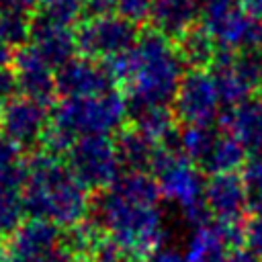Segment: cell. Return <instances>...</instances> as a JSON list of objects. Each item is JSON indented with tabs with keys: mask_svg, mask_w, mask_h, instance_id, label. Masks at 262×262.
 Listing matches in <instances>:
<instances>
[{
	"mask_svg": "<svg viewBox=\"0 0 262 262\" xmlns=\"http://www.w3.org/2000/svg\"><path fill=\"white\" fill-rule=\"evenodd\" d=\"M88 215H92L90 221L111 235L133 262L147 260L162 246L164 227L158 205L135 203L106 188L90 201Z\"/></svg>",
	"mask_w": 262,
	"mask_h": 262,
	"instance_id": "3",
	"label": "cell"
},
{
	"mask_svg": "<svg viewBox=\"0 0 262 262\" xmlns=\"http://www.w3.org/2000/svg\"><path fill=\"white\" fill-rule=\"evenodd\" d=\"M4 108H6V100L0 98V129H2V119H4Z\"/></svg>",
	"mask_w": 262,
	"mask_h": 262,
	"instance_id": "39",
	"label": "cell"
},
{
	"mask_svg": "<svg viewBox=\"0 0 262 262\" xmlns=\"http://www.w3.org/2000/svg\"><path fill=\"white\" fill-rule=\"evenodd\" d=\"M66 164L86 190L102 192L123 174L115 137L86 135L78 137L66 156Z\"/></svg>",
	"mask_w": 262,
	"mask_h": 262,
	"instance_id": "6",
	"label": "cell"
},
{
	"mask_svg": "<svg viewBox=\"0 0 262 262\" xmlns=\"http://www.w3.org/2000/svg\"><path fill=\"white\" fill-rule=\"evenodd\" d=\"M205 201L215 221L242 223L248 213V188L237 172L213 174L205 184Z\"/></svg>",
	"mask_w": 262,
	"mask_h": 262,
	"instance_id": "13",
	"label": "cell"
},
{
	"mask_svg": "<svg viewBox=\"0 0 262 262\" xmlns=\"http://www.w3.org/2000/svg\"><path fill=\"white\" fill-rule=\"evenodd\" d=\"M196 18H201L199 0H151V29L174 43L196 25Z\"/></svg>",
	"mask_w": 262,
	"mask_h": 262,
	"instance_id": "16",
	"label": "cell"
},
{
	"mask_svg": "<svg viewBox=\"0 0 262 262\" xmlns=\"http://www.w3.org/2000/svg\"><path fill=\"white\" fill-rule=\"evenodd\" d=\"M25 201L18 190H0V239H10L25 223Z\"/></svg>",
	"mask_w": 262,
	"mask_h": 262,
	"instance_id": "24",
	"label": "cell"
},
{
	"mask_svg": "<svg viewBox=\"0 0 262 262\" xmlns=\"http://www.w3.org/2000/svg\"><path fill=\"white\" fill-rule=\"evenodd\" d=\"M246 160H248L246 147L229 131H225V133H219L209 156L203 160L199 168L203 170V174H211V176L225 174V172H235L237 168H244Z\"/></svg>",
	"mask_w": 262,
	"mask_h": 262,
	"instance_id": "20",
	"label": "cell"
},
{
	"mask_svg": "<svg viewBox=\"0 0 262 262\" xmlns=\"http://www.w3.org/2000/svg\"><path fill=\"white\" fill-rule=\"evenodd\" d=\"M127 119V96L117 88L98 96L59 98L51 108V125L74 139L86 135H117Z\"/></svg>",
	"mask_w": 262,
	"mask_h": 262,
	"instance_id": "5",
	"label": "cell"
},
{
	"mask_svg": "<svg viewBox=\"0 0 262 262\" xmlns=\"http://www.w3.org/2000/svg\"><path fill=\"white\" fill-rule=\"evenodd\" d=\"M151 176L158 180L162 196L180 205L184 219L196 229L211 223V211L205 201L203 170L186 160L182 154L160 145L151 164Z\"/></svg>",
	"mask_w": 262,
	"mask_h": 262,
	"instance_id": "4",
	"label": "cell"
},
{
	"mask_svg": "<svg viewBox=\"0 0 262 262\" xmlns=\"http://www.w3.org/2000/svg\"><path fill=\"white\" fill-rule=\"evenodd\" d=\"M244 244L258 260H262V215H252L244 223Z\"/></svg>",
	"mask_w": 262,
	"mask_h": 262,
	"instance_id": "29",
	"label": "cell"
},
{
	"mask_svg": "<svg viewBox=\"0 0 262 262\" xmlns=\"http://www.w3.org/2000/svg\"><path fill=\"white\" fill-rule=\"evenodd\" d=\"M29 43L37 49V53L53 68H61L70 59L76 57V33L70 27H59L53 23H47L43 18L33 16L31 25V37Z\"/></svg>",
	"mask_w": 262,
	"mask_h": 262,
	"instance_id": "14",
	"label": "cell"
},
{
	"mask_svg": "<svg viewBox=\"0 0 262 262\" xmlns=\"http://www.w3.org/2000/svg\"><path fill=\"white\" fill-rule=\"evenodd\" d=\"M229 262H262L248 248H235L229 252Z\"/></svg>",
	"mask_w": 262,
	"mask_h": 262,
	"instance_id": "37",
	"label": "cell"
},
{
	"mask_svg": "<svg viewBox=\"0 0 262 262\" xmlns=\"http://www.w3.org/2000/svg\"><path fill=\"white\" fill-rule=\"evenodd\" d=\"M237 4H239V8L244 12H248L250 16L262 20V0H237Z\"/></svg>",
	"mask_w": 262,
	"mask_h": 262,
	"instance_id": "35",
	"label": "cell"
},
{
	"mask_svg": "<svg viewBox=\"0 0 262 262\" xmlns=\"http://www.w3.org/2000/svg\"><path fill=\"white\" fill-rule=\"evenodd\" d=\"M29 180L23 188V201L31 219H45L57 227H74L90 213L88 190L76 180L61 158L39 147L27 158Z\"/></svg>",
	"mask_w": 262,
	"mask_h": 262,
	"instance_id": "2",
	"label": "cell"
},
{
	"mask_svg": "<svg viewBox=\"0 0 262 262\" xmlns=\"http://www.w3.org/2000/svg\"><path fill=\"white\" fill-rule=\"evenodd\" d=\"M90 262H133V260L111 235L104 233L96 244V248L92 250Z\"/></svg>",
	"mask_w": 262,
	"mask_h": 262,
	"instance_id": "27",
	"label": "cell"
},
{
	"mask_svg": "<svg viewBox=\"0 0 262 262\" xmlns=\"http://www.w3.org/2000/svg\"><path fill=\"white\" fill-rule=\"evenodd\" d=\"M63 233L45 219H29L8 239L6 254L10 262H53L61 252Z\"/></svg>",
	"mask_w": 262,
	"mask_h": 262,
	"instance_id": "10",
	"label": "cell"
},
{
	"mask_svg": "<svg viewBox=\"0 0 262 262\" xmlns=\"http://www.w3.org/2000/svg\"><path fill=\"white\" fill-rule=\"evenodd\" d=\"M76 47L82 57L106 61L123 51L131 49L141 31L137 25L125 20L119 14L104 16V18H84L76 25Z\"/></svg>",
	"mask_w": 262,
	"mask_h": 262,
	"instance_id": "7",
	"label": "cell"
},
{
	"mask_svg": "<svg viewBox=\"0 0 262 262\" xmlns=\"http://www.w3.org/2000/svg\"><path fill=\"white\" fill-rule=\"evenodd\" d=\"M4 6L8 8H14V10H23V12H37L41 0H2Z\"/></svg>",
	"mask_w": 262,
	"mask_h": 262,
	"instance_id": "34",
	"label": "cell"
},
{
	"mask_svg": "<svg viewBox=\"0 0 262 262\" xmlns=\"http://www.w3.org/2000/svg\"><path fill=\"white\" fill-rule=\"evenodd\" d=\"M12 68L18 80V92L27 98H33L45 106L53 104L57 94L55 70L37 53V49L27 43L14 51Z\"/></svg>",
	"mask_w": 262,
	"mask_h": 262,
	"instance_id": "12",
	"label": "cell"
},
{
	"mask_svg": "<svg viewBox=\"0 0 262 262\" xmlns=\"http://www.w3.org/2000/svg\"><path fill=\"white\" fill-rule=\"evenodd\" d=\"M219 123L248 154L262 147V92L252 94L235 108H221Z\"/></svg>",
	"mask_w": 262,
	"mask_h": 262,
	"instance_id": "15",
	"label": "cell"
},
{
	"mask_svg": "<svg viewBox=\"0 0 262 262\" xmlns=\"http://www.w3.org/2000/svg\"><path fill=\"white\" fill-rule=\"evenodd\" d=\"M0 262H10V260H8V254H6V250H4L2 246H0Z\"/></svg>",
	"mask_w": 262,
	"mask_h": 262,
	"instance_id": "40",
	"label": "cell"
},
{
	"mask_svg": "<svg viewBox=\"0 0 262 262\" xmlns=\"http://www.w3.org/2000/svg\"><path fill=\"white\" fill-rule=\"evenodd\" d=\"M55 84L61 98H82L115 90L117 80L106 61L76 55L55 70Z\"/></svg>",
	"mask_w": 262,
	"mask_h": 262,
	"instance_id": "9",
	"label": "cell"
},
{
	"mask_svg": "<svg viewBox=\"0 0 262 262\" xmlns=\"http://www.w3.org/2000/svg\"><path fill=\"white\" fill-rule=\"evenodd\" d=\"M23 149H25L23 145H18L16 141H12L0 131V170L27 162V156L23 154Z\"/></svg>",
	"mask_w": 262,
	"mask_h": 262,
	"instance_id": "30",
	"label": "cell"
},
{
	"mask_svg": "<svg viewBox=\"0 0 262 262\" xmlns=\"http://www.w3.org/2000/svg\"><path fill=\"white\" fill-rule=\"evenodd\" d=\"M117 84L125 88L129 102L172 106L184 78V59L174 41L156 29L141 31L137 43L121 55L106 59Z\"/></svg>",
	"mask_w": 262,
	"mask_h": 262,
	"instance_id": "1",
	"label": "cell"
},
{
	"mask_svg": "<svg viewBox=\"0 0 262 262\" xmlns=\"http://www.w3.org/2000/svg\"><path fill=\"white\" fill-rule=\"evenodd\" d=\"M235 70L252 90L262 86V49L252 47L235 51Z\"/></svg>",
	"mask_w": 262,
	"mask_h": 262,
	"instance_id": "26",
	"label": "cell"
},
{
	"mask_svg": "<svg viewBox=\"0 0 262 262\" xmlns=\"http://www.w3.org/2000/svg\"><path fill=\"white\" fill-rule=\"evenodd\" d=\"M117 14L141 27L151 18V0H117Z\"/></svg>",
	"mask_w": 262,
	"mask_h": 262,
	"instance_id": "28",
	"label": "cell"
},
{
	"mask_svg": "<svg viewBox=\"0 0 262 262\" xmlns=\"http://www.w3.org/2000/svg\"><path fill=\"white\" fill-rule=\"evenodd\" d=\"M31 25H33V18L29 16V12L14 10L8 6H4L0 12V33L8 41V45L14 49L29 43Z\"/></svg>",
	"mask_w": 262,
	"mask_h": 262,
	"instance_id": "25",
	"label": "cell"
},
{
	"mask_svg": "<svg viewBox=\"0 0 262 262\" xmlns=\"http://www.w3.org/2000/svg\"><path fill=\"white\" fill-rule=\"evenodd\" d=\"M14 47H10L8 45V41L2 37V33H0V68H4V66H12V57H14Z\"/></svg>",
	"mask_w": 262,
	"mask_h": 262,
	"instance_id": "36",
	"label": "cell"
},
{
	"mask_svg": "<svg viewBox=\"0 0 262 262\" xmlns=\"http://www.w3.org/2000/svg\"><path fill=\"white\" fill-rule=\"evenodd\" d=\"M115 145L123 172H151V164L162 143L147 137L135 127H123L115 135Z\"/></svg>",
	"mask_w": 262,
	"mask_h": 262,
	"instance_id": "17",
	"label": "cell"
},
{
	"mask_svg": "<svg viewBox=\"0 0 262 262\" xmlns=\"http://www.w3.org/2000/svg\"><path fill=\"white\" fill-rule=\"evenodd\" d=\"M176 47L190 70H209L215 55H217V43L211 37V33L203 25H194L188 33H184L178 41Z\"/></svg>",
	"mask_w": 262,
	"mask_h": 262,
	"instance_id": "21",
	"label": "cell"
},
{
	"mask_svg": "<svg viewBox=\"0 0 262 262\" xmlns=\"http://www.w3.org/2000/svg\"><path fill=\"white\" fill-rule=\"evenodd\" d=\"M111 190L121 194L123 199L143 203V205H158L162 196L158 180L147 172H123L115 180Z\"/></svg>",
	"mask_w": 262,
	"mask_h": 262,
	"instance_id": "22",
	"label": "cell"
},
{
	"mask_svg": "<svg viewBox=\"0 0 262 262\" xmlns=\"http://www.w3.org/2000/svg\"><path fill=\"white\" fill-rule=\"evenodd\" d=\"M53 262H90V260H78V258H72V256L63 250V246H61V252L57 254V258H55Z\"/></svg>",
	"mask_w": 262,
	"mask_h": 262,
	"instance_id": "38",
	"label": "cell"
},
{
	"mask_svg": "<svg viewBox=\"0 0 262 262\" xmlns=\"http://www.w3.org/2000/svg\"><path fill=\"white\" fill-rule=\"evenodd\" d=\"M16 92H18V80H16L14 68L12 66L0 68V98L10 100L16 96Z\"/></svg>",
	"mask_w": 262,
	"mask_h": 262,
	"instance_id": "32",
	"label": "cell"
},
{
	"mask_svg": "<svg viewBox=\"0 0 262 262\" xmlns=\"http://www.w3.org/2000/svg\"><path fill=\"white\" fill-rule=\"evenodd\" d=\"M117 14V0H86L84 18H104Z\"/></svg>",
	"mask_w": 262,
	"mask_h": 262,
	"instance_id": "31",
	"label": "cell"
},
{
	"mask_svg": "<svg viewBox=\"0 0 262 262\" xmlns=\"http://www.w3.org/2000/svg\"><path fill=\"white\" fill-rule=\"evenodd\" d=\"M49 123H51L49 106L20 94L6 100L0 131L12 141H16L18 145L33 147L41 143Z\"/></svg>",
	"mask_w": 262,
	"mask_h": 262,
	"instance_id": "11",
	"label": "cell"
},
{
	"mask_svg": "<svg viewBox=\"0 0 262 262\" xmlns=\"http://www.w3.org/2000/svg\"><path fill=\"white\" fill-rule=\"evenodd\" d=\"M229 246L225 244L219 225L209 223L196 227L188 239L184 260L186 262H229Z\"/></svg>",
	"mask_w": 262,
	"mask_h": 262,
	"instance_id": "19",
	"label": "cell"
},
{
	"mask_svg": "<svg viewBox=\"0 0 262 262\" xmlns=\"http://www.w3.org/2000/svg\"><path fill=\"white\" fill-rule=\"evenodd\" d=\"M221 100L209 70H188L172 100L176 121L182 125H213L221 115Z\"/></svg>",
	"mask_w": 262,
	"mask_h": 262,
	"instance_id": "8",
	"label": "cell"
},
{
	"mask_svg": "<svg viewBox=\"0 0 262 262\" xmlns=\"http://www.w3.org/2000/svg\"><path fill=\"white\" fill-rule=\"evenodd\" d=\"M143 262H186L184 260V256H180L178 252H174V250H158L156 254H151L147 260H143Z\"/></svg>",
	"mask_w": 262,
	"mask_h": 262,
	"instance_id": "33",
	"label": "cell"
},
{
	"mask_svg": "<svg viewBox=\"0 0 262 262\" xmlns=\"http://www.w3.org/2000/svg\"><path fill=\"white\" fill-rule=\"evenodd\" d=\"M127 113H129L131 127L139 129L141 133L156 139L158 143H164L168 137H172L178 131L172 106L127 100Z\"/></svg>",
	"mask_w": 262,
	"mask_h": 262,
	"instance_id": "18",
	"label": "cell"
},
{
	"mask_svg": "<svg viewBox=\"0 0 262 262\" xmlns=\"http://www.w3.org/2000/svg\"><path fill=\"white\" fill-rule=\"evenodd\" d=\"M86 0H41L35 16L59 27H74L84 20Z\"/></svg>",
	"mask_w": 262,
	"mask_h": 262,
	"instance_id": "23",
	"label": "cell"
}]
</instances>
